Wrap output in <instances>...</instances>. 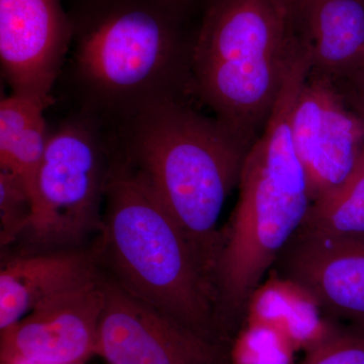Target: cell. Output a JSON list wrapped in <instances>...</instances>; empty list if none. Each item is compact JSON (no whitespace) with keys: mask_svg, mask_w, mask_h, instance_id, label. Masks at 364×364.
I'll return each mask as SVG.
<instances>
[{"mask_svg":"<svg viewBox=\"0 0 364 364\" xmlns=\"http://www.w3.org/2000/svg\"><path fill=\"white\" fill-rule=\"evenodd\" d=\"M33 218V203L18 177L0 169V245H11L25 236Z\"/></svg>","mask_w":364,"mask_h":364,"instance_id":"obj_17","label":"cell"},{"mask_svg":"<svg viewBox=\"0 0 364 364\" xmlns=\"http://www.w3.org/2000/svg\"><path fill=\"white\" fill-rule=\"evenodd\" d=\"M299 231L329 238H364V157L348 181L311 203Z\"/></svg>","mask_w":364,"mask_h":364,"instance_id":"obj_15","label":"cell"},{"mask_svg":"<svg viewBox=\"0 0 364 364\" xmlns=\"http://www.w3.org/2000/svg\"><path fill=\"white\" fill-rule=\"evenodd\" d=\"M291 346L279 330L260 323L239 335L230 361L233 364H289Z\"/></svg>","mask_w":364,"mask_h":364,"instance_id":"obj_16","label":"cell"},{"mask_svg":"<svg viewBox=\"0 0 364 364\" xmlns=\"http://www.w3.org/2000/svg\"><path fill=\"white\" fill-rule=\"evenodd\" d=\"M310 65L294 59L260 136L251 144L239 181V198L221 232L213 269L218 318L232 338L264 275L303 226L311 200L296 154L291 117Z\"/></svg>","mask_w":364,"mask_h":364,"instance_id":"obj_1","label":"cell"},{"mask_svg":"<svg viewBox=\"0 0 364 364\" xmlns=\"http://www.w3.org/2000/svg\"><path fill=\"white\" fill-rule=\"evenodd\" d=\"M358 1H360L361 4H364V0H358Z\"/></svg>","mask_w":364,"mask_h":364,"instance_id":"obj_23","label":"cell"},{"mask_svg":"<svg viewBox=\"0 0 364 364\" xmlns=\"http://www.w3.org/2000/svg\"><path fill=\"white\" fill-rule=\"evenodd\" d=\"M124 126V159L183 230L213 277L218 223L250 144L181 98L150 105Z\"/></svg>","mask_w":364,"mask_h":364,"instance_id":"obj_3","label":"cell"},{"mask_svg":"<svg viewBox=\"0 0 364 364\" xmlns=\"http://www.w3.org/2000/svg\"><path fill=\"white\" fill-rule=\"evenodd\" d=\"M95 260L126 291L225 345L212 277L183 230L124 158L111 164Z\"/></svg>","mask_w":364,"mask_h":364,"instance_id":"obj_2","label":"cell"},{"mask_svg":"<svg viewBox=\"0 0 364 364\" xmlns=\"http://www.w3.org/2000/svg\"><path fill=\"white\" fill-rule=\"evenodd\" d=\"M95 254L53 251L6 260L0 270V332L41 301L97 272Z\"/></svg>","mask_w":364,"mask_h":364,"instance_id":"obj_13","label":"cell"},{"mask_svg":"<svg viewBox=\"0 0 364 364\" xmlns=\"http://www.w3.org/2000/svg\"><path fill=\"white\" fill-rule=\"evenodd\" d=\"M73 36L61 0H0V61L13 95L51 104Z\"/></svg>","mask_w":364,"mask_h":364,"instance_id":"obj_10","label":"cell"},{"mask_svg":"<svg viewBox=\"0 0 364 364\" xmlns=\"http://www.w3.org/2000/svg\"><path fill=\"white\" fill-rule=\"evenodd\" d=\"M176 14L158 0H107L74 26V65L91 107L124 124L181 98L191 48H184Z\"/></svg>","mask_w":364,"mask_h":364,"instance_id":"obj_5","label":"cell"},{"mask_svg":"<svg viewBox=\"0 0 364 364\" xmlns=\"http://www.w3.org/2000/svg\"><path fill=\"white\" fill-rule=\"evenodd\" d=\"M347 80L350 83L351 90L349 95H345V97L353 109L364 116V65Z\"/></svg>","mask_w":364,"mask_h":364,"instance_id":"obj_19","label":"cell"},{"mask_svg":"<svg viewBox=\"0 0 364 364\" xmlns=\"http://www.w3.org/2000/svg\"><path fill=\"white\" fill-rule=\"evenodd\" d=\"M298 28L313 72L348 79L364 65V4L358 0H304Z\"/></svg>","mask_w":364,"mask_h":364,"instance_id":"obj_12","label":"cell"},{"mask_svg":"<svg viewBox=\"0 0 364 364\" xmlns=\"http://www.w3.org/2000/svg\"><path fill=\"white\" fill-rule=\"evenodd\" d=\"M100 136L88 119L66 122L49 133L32 222L23 236L31 245L70 246L100 230L111 168Z\"/></svg>","mask_w":364,"mask_h":364,"instance_id":"obj_6","label":"cell"},{"mask_svg":"<svg viewBox=\"0 0 364 364\" xmlns=\"http://www.w3.org/2000/svg\"><path fill=\"white\" fill-rule=\"evenodd\" d=\"M304 364H364V330L329 333L310 348Z\"/></svg>","mask_w":364,"mask_h":364,"instance_id":"obj_18","label":"cell"},{"mask_svg":"<svg viewBox=\"0 0 364 364\" xmlns=\"http://www.w3.org/2000/svg\"><path fill=\"white\" fill-rule=\"evenodd\" d=\"M277 2L282 7V11L286 13L294 28V23L298 18L299 11L304 0H277Z\"/></svg>","mask_w":364,"mask_h":364,"instance_id":"obj_20","label":"cell"},{"mask_svg":"<svg viewBox=\"0 0 364 364\" xmlns=\"http://www.w3.org/2000/svg\"><path fill=\"white\" fill-rule=\"evenodd\" d=\"M333 79L311 69L296 95L291 132L312 202L343 186L364 157V119Z\"/></svg>","mask_w":364,"mask_h":364,"instance_id":"obj_7","label":"cell"},{"mask_svg":"<svg viewBox=\"0 0 364 364\" xmlns=\"http://www.w3.org/2000/svg\"><path fill=\"white\" fill-rule=\"evenodd\" d=\"M158 1L162 2L163 4L174 9V11H177L186 0H158Z\"/></svg>","mask_w":364,"mask_h":364,"instance_id":"obj_22","label":"cell"},{"mask_svg":"<svg viewBox=\"0 0 364 364\" xmlns=\"http://www.w3.org/2000/svg\"><path fill=\"white\" fill-rule=\"evenodd\" d=\"M104 277L97 355L109 364H230L225 345L205 339Z\"/></svg>","mask_w":364,"mask_h":364,"instance_id":"obj_8","label":"cell"},{"mask_svg":"<svg viewBox=\"0 0 364 364\" xmlns=\"http://www.w3.org/2000/svg\"><path fill=\"white\" fill-rule=\"evenodd\" d=\"M47 107L36 98L13 93L0 102V169L20 179L33 208L49 139L44 117Z\"/></svg>","mask_w":364,"mask_h":364,"instance_id":"obj_14","label":"cell"},{"mask_svg":"<svg viewBox=\"0 0 364 364\" xmlns=\"http://www.w3.org/2000/svg\"><path fill=\"white\" fill-rule=\"evenodd\" d=\"M104 305V277L97 272L41 301L0 332V359L86 363L97 355Z\"/></svg>","mask_w":364,"mask_h":364,"instance_id":"obj_9","label":"cell"},{"mask_svg":"<svg viewBox=\"0 0 364 364\" xmlns=\"http://www.w3.org/2000/svg\"><path fill=\"white\" fill-rule=\"evenodd\" d=\"M360 116H361V114H360ZM361 117H363V119H364V116H361Z\"/></svg>","mask_w":364,"mask_h":364,"instance_id":"obj_24","label":"cell"},{"mask_svg":"<svg viewBox=\"0 0 364 364\" xmlns=\"http://www.w3.org/2000/svg\"><path fill=\"white\" fill-rule=\"evenodd\" d=\"M0 364H86V363H51V361L32 360L20 358L0 359Z\"/></svg>","mask_w":364,"mask_h":364,"instance_id":"obj_21","label":"cell"},{"mask_svg":"<svg viewBox=\"0 0 364 364\" xmlns=\"http://www.w3.org/2000/svg\"><path fill=\"white\" fill-rule=\"evenodd\" d=\"M275 264L287 282L316 305L364 324V238L299 231Z\"/></svg>","mask_w":364,"mask_h":364,"instance_id":"obj_11","label":"cell"},{"mask_svg":"<svg viewBox=\"0 0 364 364\" xmlns=\"http://www.w3.org/2000/svg\"><path fill=\"white\" fill-rule=\"evenodd\" d=\"M299 42L277 0H215L191 46V81L215 117L252 144Z\"/></svg>","mask_w":364,"mask_h":364,"instance_id":"obj_4","label":"cell"}]
</instances>
